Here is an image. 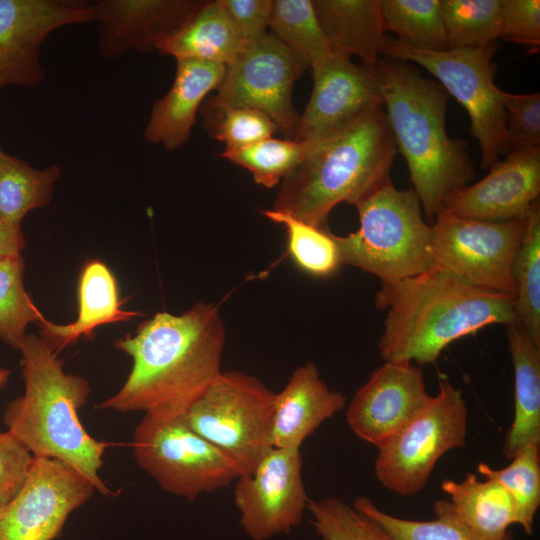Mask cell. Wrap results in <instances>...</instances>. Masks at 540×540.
Wrapping results in <instances>:
<instances>
[{
    "label": "cell",
    "instance_id": "obj_20",
    "mask_svg": "<svg viewBox=\"0 0 540 540\" xmlns=\"http://www.w3.org/2000/svg\"><path fill=\"white\" fill-rule=\"evenodd\" d=\"M345 403V396L328 387L314 363L300 365L281 392L275 393L272 447L300 449L306 438L342 410Z\"/></svg>",
    "mask_w": 540,
    "mask_h": 540
},
{
    "label": "cell",
    "instance_id": "obj_7",
    "mask_svg": "<svg viewBox=\"0 0 540 540\" xmlns=\"http://www.w3.org/2000/svg\"><path fill=\"white\" fill-rule=\"evenodd\" d=\"M468 408L461 389L447 380L382 447L374 462L381 486L402 497L423 490L439 459L465 445Z\"/></svg>",
    "mask_w": 540,
    "mask_h": 540
},
{
    "label": "cell",
    "instance_id": "obj_27",
    "mask_svg": "<svg viewBox=\"0 0 540 540\" xmlns=\"http://www.w3.org/2000/svg\"><path fill=\"white\" fill-rule=\"evenodd\" d=\"M60 176L57 165L36 169L0 148V216L21 225L30 211L50 203Z\"/></svg>",
    "mask_w": 540,
    "mask_h": 540
},
{
    "label": "cell",
    "instance_id": "obj_34",
    "mask_svg": "<svg viewBox=\"0 0 540 540\" xmlns=\"http://www.w3.org/2000/svg\"><path fill=\"white\" fill-rule=\"evenodd\" d=\"M263 214L285 227L288 252L303 271L315 277H328L338 270L341 257L328 227H315L272 209L264 210Z\"/></svg>",
    "mask_w": 540,
    "mask_h": 540
},
{
    "label": "cell",
    "instance_id": "obj_2",
    "mask_svg": "<svg viewBox=\"0 0 540 540\" xmlns=\"http://www.w3.org/2000/svg\"><path fill=\"white\" fill-rule=\"evenodd\" d=\"M375 305L386 311L378 342L382 359L420 366L434 363L462 337L517 321L514 295L477 287L436 268L381 283Z\"/></svg>",
    "mask_w": 540,
    "mask_h": 540
},
{
    "label": "cell",
    "instance_id": "obj_31",
    "mask_svg": "<svg viewBox=\"0 0 540 540\" xmlns=\"http://www.w3.org/2000/svg\"><path fill=\"white\" fill-rule=\"evenodd\" d=\"M385 31L399 43L421 51L448 49L440 0H380Z\"/></svg>",
    "mask_w": 540,
    "mask_h": 540
},
{
    "label": "cell",
    "instance_id": "obj_14",
    "mask_svg": "<svg viewBox=\"0 0 540 540\" xmlns=\"http://www.w3.org/2000/svg\"><path fill=\"white\" fill-rule=\"evenodd\" d=\"M94 491V486L71 466L34 457L21 490L0 507V540L59 538L69 515Z\"/></svg>",
    "mask_w": 540,
    "mask_h": 540
},
{
    "label": "cell",
    "instance_id": "obj_5",
    "mask_svg": "<svg viewBox=\"0 0 540 540\" xmlns=\"http://www.w3.org/2000/svg\"><path fill=\"white\" fill-rule=\"evenodd\" d=\"M20 352L25 391L3 411L7 431L34 457L59 460L103 496L113 495L99 475L109 444L90 436L78 416L91 393L88 381L66 373L58 352L42 337L27 335Z\"/></svg>",
    "mask_w": 540,
    "mask_h": 540
},
{
    "label": "cell",
    "instance_id": "obj_22",
    "mask_svg": "<svg viewBox=\"0 0 540 540\" xmlns=\"http://www.w3.org/2000/svg\"><path fill=\"white\" fill-rule=\"evenodd\" d=\"M117 280L101 260L88 261L78 282V315L69 324L59 325L44 319L41 337L58 353L81 336H91L100 325L129 321L143 316L139 311L123 310Z\"/></svg>",
    "mask_w": 540,
    "mask_h": 540
},
{
    "label": "cell",
    "instance_id": "obj_25",
    "mask_svg": "<svg viewBox=\"0 0 540 540\" xmlns=\"http://www.w3.org/2000/svg\"><path fill=\"white\" fill-rule=\"evenodd\" d=\"M245 41L228 17L220 0L206 1L180 29L162 40L156 50L178 59L229 65Z\"/></svg>",
    "mask_w": 540,
    "mask_h": 540
},
{
    "label": "cell",
    "instance_id": "obj_36",
    "mask_svg": "<svg viewBox=\"0 0 540 540\" xmlns=\"http://www.w3.org/2000/svg\"><path fill=\"white\" fill-rule=\"evenodd\" d=\"M477 471L484 478L498 481L511 493L517 507V524L531 535L540 505V445L526 446L504 468L494 469L479 463Z\"/></svg>",
    "mask_w": 540,
    "mask_h": 540
},
{
    "label": "cell",
    "instance_id": "obj_41",
    "mask_svg": "<svg viewBox=\"0 0 540 540\" xmlns=\"http://www.w3.org/2000/svg\"><path fill=\"white\" fill-rule=\"evenodd\" d=\"M501 37L538 51L540 47V1L502 0Z\"/></svg>",
    "mask_w": 540,
    "mask_h": 540
},
{
    "label": "cell",
    "instance_id": "obj_10",
    "mask_svg": "<svg viewBox=\"0 0 540 540\" xmlns=\"http://www.w3.org/2000/svg\"><path fill=\"white\" fill-rule=\"evenodd\" d=\"M495 50L492 45L483 49L421 51L389 36L382 50L390 58L412 61L425 68L465 108L470 119V134L480 147L483 169L490 168L511 151L506 114L498 98L499 87L494 83Z\"/></svg>",
    "mask_w": 540,
    "mask_h": 540
},
{
    "label": "cell",
    "instance_id": "obj_11",
    "mask_svg": "<svg viewBox=\"0 0 540 540\" xmlns=\"http://www.w3.org/2000/svg\"><path fill=\"white\" fill-rule=\"evenodd\" d=\"M526 219L481 221L440 211L433 223L431 268L477 287L515 295L514 261Z\"/></svg>",
    "mask_w": 540,
    "mask_h": 540
},
{
    "label": "cell",
    "instance_id": "obj_42",
    "mask_svg": "<svg viewBox=\"0 0 540 540\" xmlns=\"http://www.w3.org/2000/svg\"><path fill=\"white\" fill-rule=\"evenodd\" d=\"M228 17L244 41L267 34L274 0H220Z\"/></svg>",
    "mask_w": 540,
    "mask_h": 540
},
{
    "label": "cell",
    "instance_id": "obj_28",
    "mask_svg": "<svg viewBox=\"0 0 540 540\" xmlns=\"http://www.w3.org/2000/svg\"><path fill=\"white\" fill-rule=\"evenodd\" d=\"M352 506L395 540H487L468 527L449 500H437L433 505L435 519L426 521L388 514L366 496L356 497Z\"/></svg>",
    "mask_w": 540,
    "mask_h": 540
},
{
    "label": "cell",
    "instance_id": "obj_18",
    "mask_svg": "<svg viewBox=\"0 0 540 540\" xmlns=\"http://www.w3.org/2000/svg\"><path fill=\"white\" fill-rule=\"evenodd\" d=\"M539 195L540 148L510 151L480 181L450 194L441 211L481 221L522 220Z\"/></svg>",
    "mask_w": 540,
    "mask_h": 540
},
{
    "label": "cell",
    "instance_id": "obj_32",
    "mask_svg": "<svg viewBox=\"0 0 540 540\" xmlns=\"http://www.w3.org/2000/svg\"><path fill=\"white\" fill-rule=\"evenodd\" d=\"M448 49H483L501 37L502 0H440Z\"/></svg>",
    "mask_w": 540,
    "mask_h": 540
},
{
    "label": "cell",
    "instance_id": "obj_23",
    "mask_svg": "<svg viewBox=\"0 0 540 540\" xmlns=\"http://www.w3.org/2000/svg\"><path fill=\"white\" fill-rule=\"evenodd\" d=\"M514 371V418L502 447L511 460L528 445H540V346L517 322L505 325Z\"/></svg>",
    "mask_w": 540,
    "mask_h": 540
},
{
    "label": "cell",
    "instance_id": "obj_21",
    "mask_svg": "<svg viewBox=\"0 0 540 540\" xmlns=\"http://www.w3.org/2000/svg\"><path fill=\"white\" fill-rule=\"evenodd\" d=\"M169 91L153 104L144 138L169 151L187 143L205 96L220 86L226 66L193 59H178Z\"/></svg>",
    "mask_w": 540,
    "mask_h": 540
},
{
    "label": "cell",
    "instance_id": "obj_37",
    "mask_svg": "<svg viewBox=\"0 0 540 540\" xmlns=\"http://www.w3.org/2000/svg\"><path fill=\"white\" fill-rule=\"evenodd\" d=\"M307 509L322 540H395L377 523L338 497L309 499Z\"/></svg>",
    "mask_w": 540,
    "mask_h": 540
},
{
    "label": "cell",
    "instance_id": "obj_38",
    "mask_svg": "<svg viewBox=\"0 0 540 540\" xmlns=\"http://www.w3.org/2000/svg\"><path fill=\"white\" fill-rule=\"evenodd\" d=\"M206 126L225 148H239L272 137L278 128L263 112L249 107L204 108Z\"/></svg>",
    "mask_w": 540,
    "mask_h": 540
},
{
    "label": "cell",
    "instance_id": "obj_43",
    "mask_svg": "<svg viewBox=\"0 0 540 540\" xmlns=\"http://www.w3.org/2000/svg\"><path fill=\"white\" fill-rule=\"evenodd\" d=\"M24 248L25 239L21 225L0 216V259L21 254Z\"/></svg>",
    "mask_w": 540,
    "mask_h": 540
},
{
    "label": "cell",
    "instance_id": "obj_9",
    "mask_svg": "<svg viewBox=\"0 0 540 540\" xmlns=\"http://www.w3.org/2000/svg\"><path fill=\"white\" fill-rule=\"evenodd\" d=\"M133 456L165 491L189 501L227 487L243 474L239 464L197 434L183 416L145 414L133 433Z\"/></svg>",
    "mask_w": 540,
    "mask_h": 540
},
{
    "label": "cell",
    "instance_id": "obj_35",
    "mask_svg": "<svg viewBox=\"0 0 540 540\" xmlns=\"http://www.w3.org/2000/svg\"><path fill=\"white\" fill-rule=\"evenodd\" d=\"M308 143L269 137L239 148H225L222 158L248 170L266 188L280 183L302 160Z\"/></svg>",
    "mask_w": 540,
    "mask_h": 540
},
{
    "label": "cell",
    "instance_id": "obj_13",
    "mask_svg": "<svg viewBox=\"0 0 540 540\" xmlns=\"http://www.w3.org/2000/svg\"><path fill=\"white\" fill-rule=\"evenodd\" d=\"M300 449L272 447L254 469L236 479L234 503L252 540L289 533L302 521L308 497Z\"/></svg>",
    "mask_w": 540,
    "mask_h": 540
},
{
    "label": "cell",
    "instance_id": "obj_6",
    "mask_svg": "<svg viewBox=\"0 0 540 540\" xmlns=\"http://www.w3.org/2000/svg\"><path fill=\"white\" fill-rule=\"evenodd\" d=\"M359 228L347 236L334 234L342 264L359 268L389 283L431 268V225L413 189L398 190L392 182L355 206Z\"/></svg>",
    "mask_w": 540,
    "mask_h": 540
},
{
    "label": "cell",
    "instance_id": "obj_4",
    "mask_svg": "<svg viewBox=\"0 0 540 540\" xmlns=\"http://www.w3.org/2000/svg\"><path fill=\"white\" fill-rule=\"evenodd\" d=\"M397 153L383 106L372 107L308 143L302 160L281 181L271 209L327 228L335 206L341 202L356 206L392 182Z\"/></svg>",
    "mask_w": 540,
    "mask_h": 540
},
{
    "label": "cell",
    "instance_id": "obj_26",
    "mask_svg": "<svg viewBox=\"0 0 540 540\" xmlns=\"http://www.w3.org/2000/svg\"><path fill=\"white\" fill-rule=\"evenodd\" d=\"M441 489L477 535L487 540L512 539L508 528L517 524V507L511 493L498 481L479 480L474 473H468L459 482L442 481Z\"/></svg>",
    "mask_w": 540,
    "mask_h": 540
},
{
    "label": "cell",
    "instance_id": "obj_29",
    "mask_svg": "<svg viewBox=\"0 0 540 540\" xmlns=\"http://www.w3.org/2000/svg\"><path fill=\"white\" fill-rule=\"evenodd\" d=\"M517 322L540 346V203L526 217L522 241L514 261Z\"/></svg>",
    "mask_w": 540,
    "mask_h": 540
},
{
    "label": "cell",
    "instance_id": "obj_40",
    "mask_svg": "<svg viewBox=\"0 0 540 540\" xmlns=\"http://www.w3.org/2000/svg\"><path fill=\"white\" fill-rule=\"evenodd\" d=\"M34 456L9 431H0V507L21 490L29 475Z\"/></svg>",
    "mask_w": 540,
    "mask_h": 540
},
{
    "label": "cell",
    "instance_id": "obj_12",
    "mask_svg": "<svg viewBox=\"0 0 540 540\" xmlns=\"http://www.w3.org/2000/svg\"><path fill=\"white\" fill-rule=\"evenodd\" d=\"M306 66L272 34L245 41L237 57L226 66L213 107H249L266 114L286 139L294 140L300 115L292 102V89Z\"/></svg>",
    "mask_w": 540,
    "mask_h": 540
},
{
    "label": "cell",
    "instance_id": "obj_3",
    "mask_svg": "<svg viewBox=\"0 0 540 540\" xmlns=\"http://www.w3.org/2000/svg\"><path fill=\"white\" fill-rule=\"evenodd\" d=\"M368 67L397 151L407 163L413 190L431 225L447 197L475 177L467 142L446 131L449 94L404 61L379 59Z\"/></svg>",
    "mask_w": 540,
    "mask_h": 540
},
{
    "label": "cell",
    "instance_id": "obj_39",
    "mask_svg": "<svg viewBox=\"0 0 540 540\" xmlns=\"http://www.w3.org/2000/svg\"><path fill=\"white\" fill-rule=\"evenodd\" d=\"M506 114L511 151L540 148V93L517 94L498 89Z\"/></svg>",
    "mask_w": 540,
    "mask_h": 540
},
{
    "label": "cell",
    "instance_id": "obj_24",
    "mask_svg": "<svg viewBox=\"0 0 540 540\" xmlns=\"http://www.w3.org/2000/svg\"><path fill=\"white\" fill-rule=\"evenodd\" d=\"M322 31L334 52L357 56L365 66L380 59L387 39L380 0H312Z\"/></svg>",
    "mask_w": 540,
    "mask_h": 540
},
{
    "label": "cell",
    "instance_id": "obj_30",
    "mask_svg": "<svg viewBox=\"0 0 540 540\" xmlns=\"http://www.w3.org/2000/svg\"><path fill=\"white\" fill-rule=\"evenodd\" d=\"M269 28L271 34L307 69L333 52L319 24L312 0H274Z\"/></svg>",
    "mask_w": 540,
    "mask_h": 540
},
{
    "label": "cell",
    "instance_id": "obj_44",
    "mask_svg": "<svg viewBox=\"0 0 540 540\" xmlns=\"http://www.w3.org/2000/svg\"><path fill=\"white\" fill-rule=\"evenodd\" d=\"M10 373L11 371L9 369L0 368V389L4 388L7 385Z\"/></svg>",
    "mask_w": 540,
    "mask_h": 540
},
{
    "label": "cell",
    "instance_id": "obj_33",
    "mask_svg": "<svg viewBox=\"0 0 540 540\" xmlns=\"http://www.w3.org/2000/svg\"><path fill=\"white\" fill-rule=\"evenodd\" d=\"M24 267L21 254L0 259V340L18 351L27 326L45 319L25 291Z\"/></svg>",
    "mask_w": 540,
    "mask_h": 540
},
{
    "label": "cell",
    "instance_id": "obj_15",
    "mask_svg": "<svg viewBox=\"0 0 540 540\" xmlns=\"http://www.w3.org/2000/svg\"><path fill=\"white\" fill-rule=\"evenodd\" d=\"M94 18V2L86 0H0V89L42 82L40 52L48 35Z\"/></svg>",
    "mask_w": 540,
    "mask_h": 540
},
{
    "label": "cell",
    "instance_id": "obj_19",
    "mask_svg": "<svg viewBox=\"0 0 540 540\" xmlns=\"http://www.w3.org/2000/svg\"><path fill=\"white\" fill-rule=\"evenodd\" d=\"M202 0H100L94 2L98 49L115 59L129 50L146 53L187 23Z\"/></svg>",
    "mask_w": 540,
    "mask_h": 540
},
{
    "label": "cell",
    "instance_id": "obj_16",
    "mask_svg": "<svg viewBox=\"0 0 540 540\" xmlns=\"http://www.w3.org/2000/svg\"><path fill=\"white\" fill-rule=\"evenodd\" d=\"M430 397L419 367L385 361L354 394L346 420L357 437L379 449Z\"/></svg>",
    "mask_w": 540,
    "mask_h": 540
},
{
    "label": "cell",
    "instance_id": "obj_1",
    "mask_svg": "<svg viewBox=\"0 0 540 540\" xmlns=\"http://www.w3.org/2000/svg\"><path fill=\"white\" fill-rule=\"evenodd\" d=\"M225 326L212 303H197L181 315L159 312L133 336L114 346L131 357L120 390L98 407L174 418L183 416L222 372Z\"/></svg>",
    "mask_w": 540,
    "mask_h": 540
},
{
    "label": "cell",
    "instance_id": "obj_17",
    "mask_svg": "<svg viewBox=\"0 0 540 540\" xmlns=\"http://www.w3.org/2000/svg\"><path fill=\"white\" fill-rule=\"evenodd\" d=\"M311 71L313 89L294 140L317 141L364 111L383 106L370 68L353 63L350 57L333 51Z\"/></svg>",
    "mask_w": 540,
    "mask_h": 540
},
{
    "label": "cell",
    "instance_id": "obj_45",
    "mask_svg": "<svg viewBox=\"0 0 540 540\" xmlns=\"http://www.w3.org/2000/svg\"><path fill=\"white\" fill-rule=\"evenodd\" d=\"M1 148V147H0Z\"/></svg>",
    "mask_w": 540,
    "mask_h": 540
},
{
    "label": "cell",
    "instance_id": "obj_8",
    "mask_svg": "<svg viewBox=\"0 0 540 540\" xmlns=\"http://www.w3.org/2000/svg\"><path fill=\"white\" fill-rule=\"evenodd\" d=\"M274 398L275 393L256 377L222 371L183 417L247 474L272 448Z\"/></svg>",
    "mask_w": 540,
    "mask_h": 540
}]
</instances>
